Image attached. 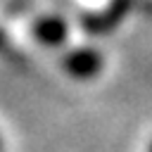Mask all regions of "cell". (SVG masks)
<instances>
[{
    "label": "cell",
    "instance_id": "obj_1",
    "mask_svg": "<svg viewBox=\"0 0 152 152\" xmlns=\"http://www.w3.org/2000/svg\"><path fill=\"white\" fill-rule=\"evenodd\" d=\"M64 69L74 78H93L102 69V57L97 50L81 48V50H74L71 55L64 57Z\"/></svg>",
    "mask_w": 152,
    "mask_h": 152
},
{
    "label": "cell",
    "instance_id": "obj_2",
    "mask_svg": "<svg viewBox=\"0 0 152 152\" xmlns=\"http://www.w3.org/2000/svg\"><path fill=\"white\" fill-rule=\"evenodd\" d=\"M128 7H131V0H114L104 12L93 14V17H86L83 19V26L90 33H107L109 28H114L124 19V14H126Z\"/></svg>",
    "mask_w": 152,
    "mask_h": 152
},
{
    "label": "cell",
    "instance_id": "obj_3",
    "mask_svg": "<svg viewBox=\"0 0 152 152\" xmlns=\"http://www.w3.org/2000/svg\"><path fill=\"white\" fill-rule=\"evenodd\" d=\"M33 33L43 45L57 48V45H62L66 40V24L62 19H57V17H40L33 24Z\"/></svg>",
    "mask_w": 152,
    "mask_h": 152
},
{
    "label": "cell",
    "instance_id": "obj_4",
    "mask_svg": "<svg viewBox=\"0 0 152 152\" xmlns=\"http://www.w3.org/2000/svg\"><path fill=\"white\" fill-rule=\"evenodd\" d=\"M5 48H7V36H5V31L0 28V52H2Z\"/></svg>",
    "mask_w": 152,
    "mask_h": 152
},
{
    "label": "cell",
    "instance_id": "obj_5",
    "mask_svg": "<svg viewBox=\"0 0 152 152\" xmlns=\"http://www.w3.org/2000/svg\"><path fill=\"white\" fill-rule=\"evenodd\" d=\"M0 152H2V142H0Z\"/></svg>",
    "mask_w": 152,
    "mask_h": 152
},
{
    "label": "cell",
    "instance_id": "obj_6",
    "mask_svg": "<svg viewBox=\"0 0 152 152\" xmlns=\"http://www.w3.org/2000/svg\"><path fill=\"white\" fill-rule=\"evenodd\" d=\"M150 152H152V147H150Z\"/></svg>",
    "mask_w": 152,
    "mask_h": 152
}]
</instances>
